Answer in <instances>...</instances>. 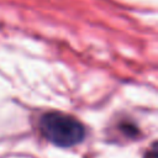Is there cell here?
I'll use <instances>...</instances> for the list:
<instances>
[{"label": "cell", "instance_id": "obj_1", "mask_svg": "<svg viewBox=\"0 0 158 158\" xmlns=\"http://www.w3.org/2000/svg\"><path fill=\"white\" fill-rule=\"evenodd\" d=\"M40 130L51 143L59 147L78 144L85 137L83 123L63 112L44 114L40 120Z\"/></svg>", "mask_w": 158, "mask_h": 158}, {"label": "cell", "instance_id": "obj_2", "mask_svg": "<svg viewBox=\"0 0 158 158\" xmlns=\"http://www.w3.org/2000/svg\"><path fill=\"white\" fill-rule=\"evenodd\" d=\"M146 158H157V151H156V144H153V148H152V151L147 152V154H146Z\"/></svg>", "mask_w": 158, "mask_h": 158}]
</instances>
